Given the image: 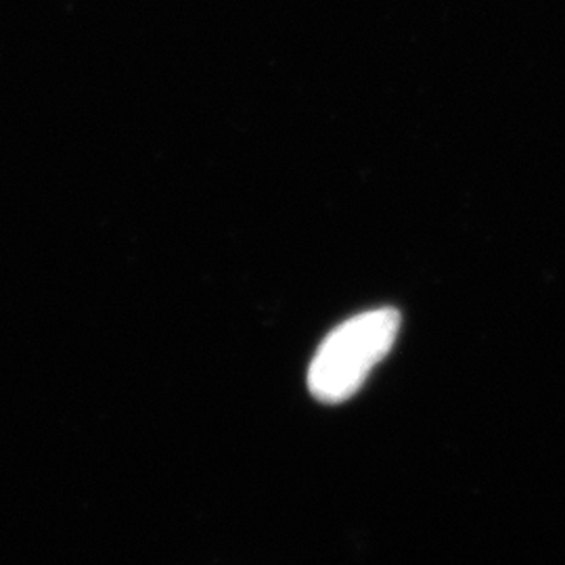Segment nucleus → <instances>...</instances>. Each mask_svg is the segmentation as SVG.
Here are the masks:
<instances>
[{
	"mask_svg": "<svg viewBox=\"0 0 565 565\" xmlns=\"http://www.w3.org/2000/svg\"><path fill=\"white\" fill-rule=\"evenodd\" d=\"M401 315L394 308L363 312L329 333L308 369V390L323 404L345 403L363 387L398 338Z\"/></svg>",
	"mask_w": 565,
	"mask_h": 565,
	"instance_id": "nucleus-1",
	"label": "nucleus"
}]
</instances>
